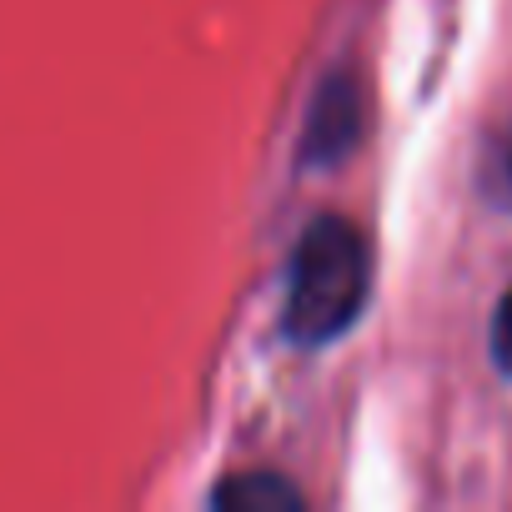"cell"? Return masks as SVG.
<instances>
[{
  "label": "cell",
  "mask_w": 512,
  "mask_h": 512,
  "mask_svg": "<svg viewBox=\"0 0 512 512\" xmlns=\"http://www.w3.org/2000/svg\"><path fill=\"white\" fill-rule=\"evenodd\" d=\"M367 287H372L367 236L342 216L312 221L287 277V312H282L287 337L297 347H322L342 337L362 317Z\"/></svg>",
  "instance_id": "cell-1"
},
{
  "label": "cell",
  "mask_w": 512,
  "mask_h": 512,
  "mask_svg": "<svg viewBox=\"0 0 512 512\" xmlns=\"http://www.w3.org/2000/svg\"><path fill=\"white\" fill-rule=\"evenodd\" d=\"M211 502H216V507H236V512H251V507L277 512V507H302V492L287 487V482L272 477V472H241V477H231L226 487H216Z\"/></svg>",
  "instance_id": "cell-2"
},
{
  "label": "cell",
  "mask_w": 512,
  "mask_h": 512,
  "mask_svg": "<svg viewBox=\"0 0 512 512\" xmlns=\"http://www.w3.org/2000/svg\"><path fill=\"white\" fill-rule=\"evenodd\" d=\"M492 357H497V367L512 377V292L502 297V307H497V317H492Z\"/></svg>",
  "instance_id": "cell-3"
}]
</instances>
